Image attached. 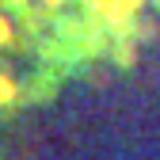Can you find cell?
<instances>
[{"instance_id":"cell-1","label":"cell","mask_w":160,"mask_h":160,"mask_svg":"<svg viewBox=\"0 0 160 160\" xmlns=\"http://www.w3.org/2000/svg\"><path fill=\"white\" fill-rule=\"evenodd\" d=\"M95 15H103L114 31H126L130 27V15L141 8V0H88Z\"/></svg>"},{"instance_id":"cell-2","label":"cell","mask_w":160,"mask_h":160,"mask_svg":"<svg viewBox=\"0 0 160 160\" xmlns=\"http://www.w3.org/2000/svg\"><path fill=\"white\" fill-rule=\"evenodd\" d=\"M114 61H118V65H133V46H130V42H118V46H114Z\"/></svg>"},{"instance_id":"cell-3","label":"cell","mask_w":160,"mask_h":160,"mask_svg":"<svg viewBox=\"0 0 160 160\" xmlns=\"http://www.w3.org/2000/svg\"><path fill=\"white\" fill-rule=\"evenodd\" d=\"M12 95H15V88H12V80L4 76V103H12Z\"/></svg>"},{"instance_id":"cell-4","label":"cell","mask_w":160,"mask_h":160,"mask_svg":"<svg viewBox=\"0 0 160 160\" xmlns=\"http://www.w3.org/2000/svg\"><path fill=\"white\" fill-rule=\"evenodd\" d=\"M46 4H65V0H46Z\"/></svg>"},{"instance_id":"cell-5","label":"cell","mask_w":160,"mask_h":160,"mask_svg":"<svg viewBox=\"0 0 160 160\" xmlns=\"http://www.w3.org/2000/svg\"><path fill=\"white\" fill-rule=\"evenodd\" d=\"M12 4H23V0H12Z\"/></svg>"}]
</instances>
